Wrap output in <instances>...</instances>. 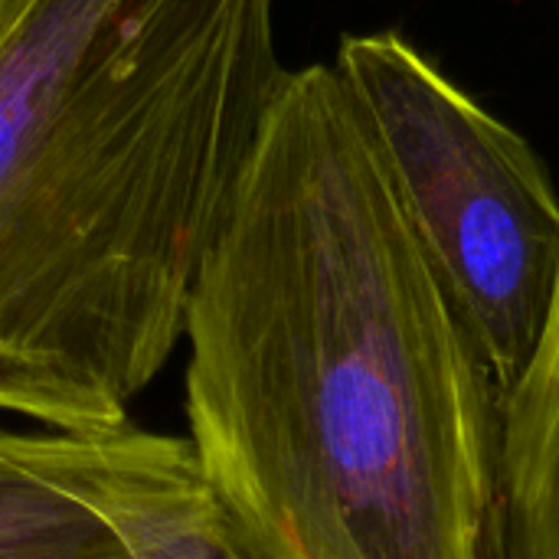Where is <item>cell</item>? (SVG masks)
Wrapping results in <instances>:
<instances>
[{
    "instance_id": "cell-2",
    "label": "cell",
    "mask_w": 559,
    "mask_h": 559,
    "mask_svg": "<svg viewBox=\"0 0 559 559\" xmlns=\"http://www.w3.org/2000/svg\"><path fill=\"white\" fill-rule=\"evenodd\" d=\"M285 75L275 0H0V416L131 419Z\"/></svg>"
},
{
    "instance_id": "cell-5",
    "label": "cell",
    "mask_w": 559,
    "mask_h": 559,
    "mask_svg": "<svg viewBox=\"0 0 559 559\" xmlns=\"http://www.w3.org/2000/svg\"><path fill=\"white\" fill-rule=\"evenodd\" d=\"M495 559H559V282L527 367L501 393Z\"/></svg>"
},
{
    "instance_id": "cell-1",
    "label": "cell",
    "mask_w": 559,
    "mask_h": 559,
    "mask_svg": "<svg viewBox=\"0 0 559 559\" xmlns=\"http://www.w3.org/2000/svg\"><path fill=\"white\" fill-rule=\"evenodd\" d=\"M187 442L269 559H495L501 386L334 66L288 69L187 305Z\"/></svg>"
},
{
    "instance_id": "cell-3",
    "label": "cell",
    "mask_w": 559,
    "mask_h": 559,
    "mask_svg": "<svg viewBox=\"0 0 559 559\" xmlns=\"http://www.w3.org/2000/svg\"><path fill=\"white\" fill-rule=\"evenodd\" d=\"M331 66L504 393L527 367L557 295L559 193L547 164L396 29L341 36Z\"/></svg>"
},
{
    "instance_id": "cell-6",
    "label": "cell",
    "mask_w": 559,
    "mask_h": 559,
    "mask_svg": "<svg viewBox=\"0 0 559 559\" xmlns=\"http://www.w3.org/2000/svg\"><path fill=\"white\" fill-rule=\"evenodd\" d=\"M0 559H128L79 498L36 475L0 426Z\"/></svg>"
},
{
    "instance_id": "cell-4",
    "label": "cell",
    "mask_w": 559,
    "mask_h": 559,
    "mask_svg": "<svg viewBox=\"0 0 559 559\" xmlns=\"http://www.w3.org/2000/svg\"><path fill=\"white\" fill-rule=\"evenodd\" d=\"M16 455L79 498L128 559H269L236 524L180 436L131 419L88 436L13 432Z\"/></svg>"
}]
</instances>
